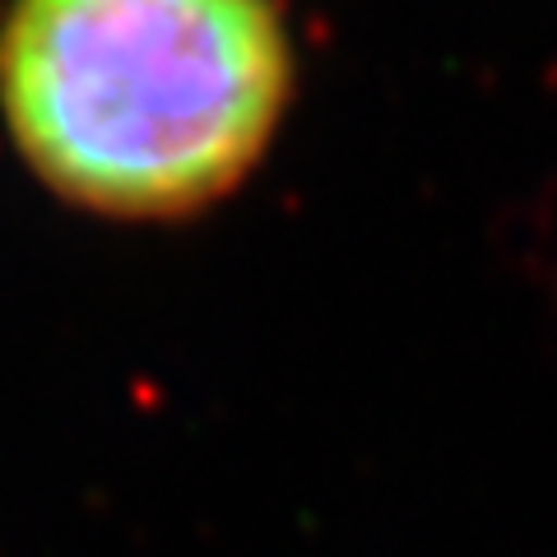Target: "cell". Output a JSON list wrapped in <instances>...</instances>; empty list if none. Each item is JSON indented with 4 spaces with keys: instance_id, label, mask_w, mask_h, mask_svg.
Returning a JSON list of instances; mask_svg holds the SVG:
<instances>
[{
    "instance_id": "obj_1",
    "label": "cell",
    "mask_w": 557,
    "mask_h": 557,
    "mask_svg": "<svg viewBox=\"0 0 557 557\" xmlns=\"http://www.w3.org/2000/svg\"><path fill=\"white\" fill-rule=\"evenodd\" d=\"M278 0H10L0 121L51 196L177 223L233 196L293 102Z\"/></svg>"
}]
</instances>
